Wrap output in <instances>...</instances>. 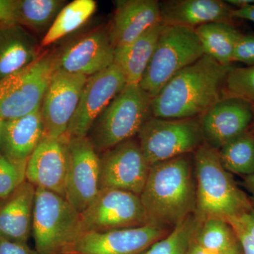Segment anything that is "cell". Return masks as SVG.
<instances>
[{
	"mask_svg": "<svg viewBox=\"0 0 254 254\" xmlns=\"http://www.w3.org/2000/svg\"><path fill=\"white\" fill-rule=\"evenodd\" d=\"M233 67L203 55L176 73L152 98V116L168 120L200 118L222 98L224 83Z\"/></svg>",
	"mask_w": 254,
	"mask_h": 254,
	"instance_id": "6da1fadb",
	"label": "cell"
},
{
	"mask_svg": "<svg viewBox=\"0 0 254 254\" xmlns=\"http://www.w3.org/2000/svg\"><path fill=\"white\" fill-rule=\"evenodd\" d=\"M191 154L150 167L139 195L150 223L173 228L195 213L196 184Z\"/></svg>",
	"mask_w": 254,
	"mask_h": 254,
	"instance_id": "7a4b0ae2",
	"label": "cell"
},
{
	"mask_svg": "<svg viewBox=\"0 0 254 254\" xmlns=\"http://www.w3.org/2000/svg\"><path fill=\"white\" fill-rule=\"evenodd\" d=\"M196 182L195 217L198 221L216 218L228 222L254 206L232 175L222 166L218 150L204 143L193 153Z\"/></svg>",
	"mask_w": 254,
	"mask_h": 254,
	"instance_id": "3957f363",
	"label": "cell"
},
{
	"mask_svg": "<svg viewBox=\"0 0 254 254\" xmlns=\"http://www.w3.org/2000/svg\"><path fill=\"white\" fill-rule=\"evenodd\" d=\"M152 98L139 84H126L93 123L88 137L98 153L134 138L152 117Z\"/></svg>",
	"mask_w": 254,
	"mask_h": 254,
	"instance_id": "277c9868",
	"label": "cell"
},
{
	"mask_svg": "<svg viewBox=\"0 0 254 254\" xmlns=\"http://www.w3.org/2000/svg\"><path fill=\"white\" fill-rule=\"evenodd\" d=\"M32 235L38 254L67 253L81 235V217L61 195L36 187Z\"/></svg>",
	"mask_w": 254,
	"mask_h": 254,
	"instance_id": "5b68a950",
	"label": "cell"
},
{
	"mask_svg": "<svg viewBox=\"0 0 254 254\" xmlns=\"http://www.w3.org/2000/svg\"><path fill=\"white\" fill-rule=\"evenodd\" d=\"M203 55L194 28L164 25L140 86L153 98L176 73Z\"/></svg>",
	"mask_w": 254,
	"mask_h": 254,
	"instance_id": "8992f818",
	"label": "cell"
},
{
	"mask_svg": "<svg viewBox=\"0 0 254 254\" xmlns=\"http://www.w3.org/2000/svg\"><path fill=\"white\" fill-rule=\"evenodd\" d=\"M137 140L150 167L193 153L205 143L200 118L168 120L152 116L142 127Z\"/></svg>",
	"mask_w": 254,
	"mask_h": 254,
	"instance_id": "52a82bcc",
	"label": "cell"
},
{
	"mask_svg": "<svg viewBox=\"0 0 254 254\" xmlns=\"http://www.w3.org/2000/svg\"><path fill=\"white\" fill-rule=\"evenodd\" d=\"M55 69V54L49 53L1 80L0 120L21 118L39 108Z\"/></svg>",
	"mask_w": 254,
	"mask_h": 254,
	"instance_id": "ba28073f",
	"label": "cell"
},
{
	"mask_svg": "<svg viewBox=\"0 0 254 254\" xmlns=\"http://www.w3.org/2000/svg\"><path fill=\"white\" fill-rule=\"evenodd\" d=\"M83 232H104L149 224L138 195L115 189H103L81 213Z\"/></svg>",
	"mask_w": 254,
	"mask_h": 254,
	"instance_id": "9c48e42d",
	"label": "cell"
},
{
	"mask_svg": "<svg viewBox=\"0 0 254 254\" xmlns=\"http://www.w3.org/2000/svg\"><path fill=\"white\" fill-rule=\"evenodd\" d=\"M100 187L141 195L150 165L143 156L137 138L115 145L100 155Z\"/></svg>",
	"mask_w": 254,
	"mask_h": 254,
	"instance_id": "30bf717a",
	"label": "cell"
},
{
	"mask_svg": "<svg viewBox=\"0 0 254 254\" xmlns=\"http://www.w3.org/2000/svg\"><path fill=\"white\" fill-rule=\"evenodd\" d=\"M100 173V155L89 138H69L65 199L78 213L84 211L99 193Z\"/></svg>",
	"mask_w": 254,
	"mask_h": 254,
	"instance_id": "8fae6325",
	"label": "cell"
},
{
	"mask_svg": "<svg viewBox=\"0 0 254 254\" xmlns=\"http://www.w3.org/2000/svg\"><path fill=\"white\" fill-rule=\"evenodd\" d=\"M87 79L83 75L55 69L41 106L45 136L66 135Z\"/></svg>",
	"mask_w": 254,
	"mask_h": 254,
	"instance_id": "7c38bea8",
	"label": "cell"
},
{
	"mask_svg": "<svg viewBox=\"0 0 254 254\" xmlns=\"http://www.w3.org/2000/svg\"><path fill=\"white\" fill-rule=\"evenodd\" d=\"M166 227L143 226L104 232H83L67 253L76 254H143L168 235Z\"/></svg>",
	"mask_w": 254,
	"mask_h": 254,
	"instance_id": "4fadbf2b",
	"label": "cell"
},
{
	"mask_svg": "<svg viewBox=\"0 0 254 254\" xmlns=\"http://www.w3.org/2000/svg\"><path fill=\"white\" fill-rule=\"evenodd\" d=\"M126 84L123 71L115 64L88 77L68 127V138L88 136L96 119Z\"/></svg>",
	"mask_w": 254,
	"mask_h": 254,
	"instance_id": "5bb4252c",
	"label": "cell"
},
{
	"mask_svg": "<svg viewBox=\"0 0 254 254\" xmlns=\"http://www.w3.org/2000/svg\"><path fill=\"white\" fill-rule=\"evenodd\" d=\"M115 48L108 28L86 33L55 54L56 69L90 77L114 64Z\"/></svg>",
	"mask_w": 254,
	"mask_h": 254,
	"instance_id": "9a60e30c",
	"label": "cell"
},
{
	"mask_svg": "<svg viewBox=\"0 0 254 254\" xmlns=\"http://www.w3.org/2000/svg\"><path fill=\"white\" fill-rule=\"evenodd\" d=\"M68 140L43 136L26 163V181L65 198L68 164Z\"/></svg>",
	"mask_w": 254,
	"mask_h": 254,
	"instance_id": "2e32d148",
	"label": "cell"
},
{
	"mask_svg": "<svg viewBox=\"0 0 254 254\" xmlns=\"http://www.w3.org/2000/svg\"><path fill=\"white\" fill-rule=\"evenodd\" d=\"M253 120L252 103L238 98H221L200 117L204 142L218 150L248 131Z\"/></svg>",
	"mask_w": 254,
	"mask_h": 254,
	"instance_id": "e0dca14e",
	"label": "cell"
},
{
	"mask_svg": "<svg viewBox=\"0 0 254 254\" xmlns=\"http://www.w3.org/2000/svg\"><path fill=\"white\" fill-rule=\"evenodd\" d=\"M162 23L157 0H119L110 26V39L115 49L130 44L150 28Z\"/></svg>",
	"mask_w": 254,
	"mask_h": 254,
	"instance_id": "ac0fdd59",
	"label": "cell"
},
{
	"mask_svg": "<svg viewBox=\"0 0 254 254\" xmlns=\"http://www.w3.org/2000/svg\"><path fill=\"white\" fill-rule=\"evenodd\" d=\"M162 23L195 28L208 23L233 24L234 8L221 0H163L159 1Z\"/></svg>",
	"mask_w": 254,
	"mask_h": 254,
	"instance_id": "d6986e66",
	"label": "cell"
},
{
	"mask_svg": "<svg viewBox=\"0 0 254 254\" xmlns=\"http://www.w3.org/2000/svg\"><path fill=\"white\" fill-rule=\"evenodd\" d=\"M36 187L26 181L0 200V237L28 243L32 234Z\"/></svg>",
	"mask_w": 254,
	"mask_h": 254,
	"instance_id": "ffe728a7",
	"label": "cell"
},
{
	"mask_svg": "<svg viewBox=\"0 0 254 254\" xmlns=\"http://www.w3.org/2000/svg\"><path fill=\"white\" fill-rule=\"evenodd\" d=\"M39 53L28 29L16 22L0 23V81L34 63Z\"/></svg>",
	"mask_w": 254,
	"mask_h": 254,
	"instance_id": "44dd1931",
	"label": "cell"
},
{
	"mask_svg": "<svg viewBox=\"0 0 254 254\" xmlns=\"http://www.w3.org/2000/svg\"><path fill=\"white\" fill-rule=\"evenodd\" d=\"M44 136L41 107L33 113L4 121L1 154L18 163H27Z\"/></svg>",
	"mask_w": 254,
	"mask_h": 254,
	"instance_id": "7402d4cb",
	"label": "cell"
},
{
	"mask_svg": "<svg viewBox=\"0 0 254 254\" xmlns=\"http://www.w3.org/2000/svg\"><path fill=\"white\" fill-rule=\"evenodd\" d=\"M164 24L150 28L130 44L115 50L114 64L123 71L127 84H139L156 48Z\"/></svg>",
	"mask_w": 254,
	"mask_h": 254,
	"instance_id": "603a6c76",
	"label": "cell"
},
{
	"mask_svg": "<svg viewBox=\"0 0 254 254\" xmlns=\"http://www.w3.org/2000/svg\"><path fill=\"white\" fill-rule=\"evenodd\" d=\"M194 31L204 55L224 66L232 65L237 42L243 34L234 24L208 23L197 26Z\"/></svg>",
	"mask_w": 254,
	"mask_h": 254,
	"instance_id": "cb8c5ba5",
	"label": "cell"
},
{
	"mask_svg": "<svg viewBox=\"0 0 254 254\" xmlns=\"http://www.w3.org/2000/svg\"><path fill=\"white\" fill-rule=\"evenodd\" d=\"M96 7L93 0H74L65 5L47 31L41 47L49 46L81 28L93 16Z\"/></svg>",
	"mask_w": 254,
	"mask_h": 254,
	"instance_id": "d4e9b609",
	"label": "cell"
},
{
	"mask_svg": "<svg viewBox=\"0 0 254 254\" xmlns=\"http://www.w3.org/2000/svg\"><path fill=\"white\" fill-rule=\"evenodd\" d=\"M65 2L62 0H16L15 22L41 33L47 28L49 29Z\"/></svg>",
	"mask_w": 254,
	"mask_h": 254,
	"instance_id": "484cf974",
	"label": "cell"
},
{
	"mask_svg": "<svg viewBox=\"0 0 254 254\" xmlns=\"http://www.w3.org/2000/svg\"><path fill=\"white\" fill-rule=\"evenodd\" d=\"M222 166L228 173L241 176L254 175V135L247 131L218 150Z\"/></svg>",
	"mask_w": 254,
	"mask_h": 254,
	"instance_id": "4316f807",
	"label": "cell"
},
{
	"mask_svg": "<svg viewBox=\"0 0 254 254\" xmlns=\"http://www.w3.org/2000/svg\"><path fill=\"white\" fill-rule=\"evenodd\" d=\"M193 242L211 253L225 254L238 241L228 222L216 218L198 221Z\"/></svg>",
	"mask_w": 254,
	"mask_h": 254,
	"instance_id": "83f0119b",
	"label": "cell"
},
{
	"mask_svg": "<svg viewBox=\"0 0 254 254\" xmlns=\"http://www.w3.org/2000/svg\"><path fill=\"white\" fill-rule=\"evenodd\" d=\"M198 225L195 215L187 217L143 254H187Z\"/></svg>",
	"mask_w": 254,
	"mask_h": 254,
	"instance_id": "f1b7e54d",
	"label": "cell"
},
{
	"mask_svg": "<svg viewBox=\"0 0 254 254\" xmlns=\"http://www.w3.org/2000/svg\"><path fill=\"white\" fill-rule=\"evenodd\" d=\"M235 98L254 103V66H234L227 74L222 98Z\"/></svg>",
	"mask_w": 254,
	"mask_h": 254,
	"instance_id": "f546056e",
	"label": "cell"
},
{
	"mask_svg": "<svg viewBox=\"0 0 254 254\" xmlns=\"http://www.w3.org/2000/svg\"><path fill=\"white\" fill-rule=\"evenodd\" d=\"M26 163H16L0 154V200L11 194L26 181Z\"/></svg>",
	"mask_w": 254,
	"mask_h": 254,
	"instance_id": "4dcf8cb0",
	"label": "cell"
},
{
	"mask_svg": "<svg viewBox=\"0 0 254 254\" xmlns=\"http://www.w3.org/2000/svg\"><path fill=\"white\" fill-rule=\"evenodd\" d=\"M233 61L245 64L247 66H254V36L242 34L237 42Z\"/></svg>",
	"mask_w": 254,
	"mask_h": 254,
	"instance_id": "1f68e13d",
	"label": "cell"
},
{
	"mask_svg": "<svg viewBox=\"0 0 254 254\" xmlns=\"http://www.w3.org/2000/svg\"><path fill=\"white\" fill-rule=\"evenodd\" d=\"M0 254H38L28 243L13 242L0 237Z\"/></svg>",
	"mask_w": 254,
	"mask_h": 254,
	"instance_id": "d6a6232c",
	"label": "cell"
},
{
	"mask_svg": "<svg viewBox=\"0 0 254 254\" xmlns=\"http://www.w3.org/2000/svg\"><path fill=\"white\" fill-rule=\"evenodd\" d=\"M16 0H0V23L15 22Z\"/></svg>",
	"mask_w": 254,
	"mask_h": 254,
	"instance_id": "836d02e7",
	"label": "cell"
},
{
	"mask_svg": "<svg viewBox=\"0 0 254 254\" xmlns=\"http://www.w3.org/2000/svg\"><path fill=\"white\" fill-rule=\"evenodd\" d=\"M232 16L235 19L238 18V19L248 20L254 23V4L242 9L234 8Z\"/></svg>",
	"mask_w": 254,
	"mask_h": 254,
	"instance_id": "e575fe53",
	"label": "cell"
},
{
	"mask_svg": "<svg viewBox=\"0 0 254 254\" xmlns=\"http://www.w3.org/2000/svg\"><path fill=\"white\" fill-rule=\"evenodd\" d=\"M244 225V227L253 235L254 237V206L251 209L250 211L247 212L236 218Z\"/></svg>",
	"mask_w": 254,
	"mask_h": 254,
	"instance_id": "d590c367",
	"label": "cell"
},
{
	"mask_svg": "<svg viewBox=\"0 0 254 254\" xmlns=\"http://www.w3.org/2000/svg\"><path fill=\"white\" fill-rule=\"evenodd\" d=\"M226 1L235 9H242L254 4V0H227Z\"/></svg>",
	"mask_w": 254,
	"mask_h": 254,
	"instance_id": "8d00e7d4",
	"label": "cell"
},
{
	"mask_svg": "<svg viewBox=\"0 0 254 254\" xmlns=\"http://www.w3.org/2000/svg\"><path fill=\"white\" fill-rule=\"evenodd\" d=\"M244 187L250 193L254 205V175L244 177Z\"/></svg>",
	"mask_w": 254,
	"mask_h": 254,
	"instance_id": "74e56055",
	"label": "cell"
},
{
	"mask_svg": "<svg viewBox=\"0 0 254 254\" xmlns=\"http://www.w3.org/2000/svg\"><path fill=\"white\" fill-rule=\"evenodd\" d=\"M187 254H214L211 253V252H209L208 251L203 250V248L197 245L196 243H195L193 242V240H192L191 244H190V249H189L188 252H187Z\"/></svg>",
	"mask_w": 254,
	"mask_h": 254,
	"instance_id": "f35d334b",
	"label": "cell"
},
{
	"mask_svg": "<svg viewBox=\"0 0 254 254\" xmlns=\"http://www.w3.org/2000/svg\"><path fill=\"white\" fill-rule=\"evenodd\" d=\"M240 246L239 242L236 245L233 246L231 249H230L225 254H240Z\"/></svg>",
	"mask_w": 254,
	"mask_h": 254,
	"instance_id": "ab89813d",
	"label": "cell"
},
{
	"mask_svg": "<svg viewBox=\"0 0 254 254\" xmlns=\"http://www.w3.org/2000/svg\"><path fill=\"white\" fill-rule=\"evenodd\" d=\"M4 121L0 120V154H1V136H2L3 127H4Z\"/></svg>",
	"mask_w": 254,
	"mask_h": 254,
	"instance_id": "60d3db41",
	"label": "cell"
},
{
	"mask_svg": "<svg viewBox=\"0 0 254 254\" xmlns=\"http://www.w3.org/2000/svg\"><path fill=\"white\" fill-rule=\"evenodd\" d=\"M252 108H253L254 120H253V122H252V125H251L250 128H249L248 131L250 132V133H252V134L254 135V103H252Z\"/></svg>",
	"mask_w": 254,
	"mask_h": 254,
	"instance_id": "b9f144b4",
	"label": "cell"
},
{
	"mask_svg": "<svg viewBox=\"0 0 254 254\" xmlns=\"http://www.w3.org/2000/svg\"><path fill=\"white\" fill-rule=\"evenodd\" d=\"M63 254H73V253H64Z\"/></svg>",
	"mask_w": 254,
	"mask_h": 254,
	"instance_id": "7bdbcfd3",
	"label": "cell"
}]
</instances>
